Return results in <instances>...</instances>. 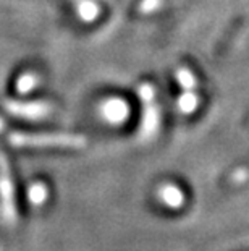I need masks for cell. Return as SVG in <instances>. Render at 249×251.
<instances>
[{"mask_svg": "<svg viewBox=\"0 0 249 251\" xmlns=\"http://www.w3.org/2000/svg\"><path fill=\"white\" fill-rule=\"evenodd\" d=\"M8 143L15 148H71L86 146V138L73 133H23L13 131L8 135Z\"/></svg>", "mask_w": 249, "mask_h": 251, "instance_id": "6da1fadb", "label": "cell"}, {"mask_svg": "<svg viewBox=\"0 0 249 251\" xmlns=\"http://www.w3.org/2000/svg\"><path fill=\"white\" fill-rule=\"evenodd\" d=\"M0 217L7 226H15L18 221L17 200H15V183L10 172L7 157L0 154Z\"/></svg>", "mask_w": 249, "mask_h": 251, "instance_id": "7a4b0ae2", "label": "cell"}, {"mask_svg": "<svg viewBox=\"0 0 249 251\" xmlns=\"http://www.w3.org/2000/svg\"><path fill=\"white\" fill-rule=\"evenodd\" d=\"M137 93H139V98L144 104L139 136L142 140H149L158 130V107L156 104V91L151 84H141Z\"/></svg>", "mask_w": 249, "mask_h": 251, "instance_id": "3957f363", "label": "cell"}, {"mask_svg": "<svg viewBox=\"0 0 249 251\" xmlns=\"http://www.w3.org/2000/svg\"><path fill=\"white\" fill-rule=\"evenodd\" d=\"M3 107L10 115L20 117V119H28V120H39L50 114V104L42 102V100L23 102V100L7 99L3 100Z\"/></svg>", "mask_w": 249, "mask_h": 251, "instance_id": "277c9868", "label": "cell"}, {"mask_svg": "<svg viewBox=\"0 0 249 251\" xmlns=\"http://www.w3.org/2000/svg\"><path fill=\"white\" fill-rule=\"evenodd\" d=\"M158 198H160L163 204H167L168 207H180V206H183V202H184L183 191L175 185L160 186V190H158Z\"/></svg>", "mask_w": 249, "mask_h": 251, "instance_id": "5b68a950", "label": "cell"}, {"mask_svg": "<svg viewBox=\"0 0 249 251\" xmlns=\"http://www.w3.org/2000/svg\"><path fill=\"white\" fill-rule=\"evenodd\" d=\"M28 198H29L31 204L42 206L44 201L47 200V186L44 183H33L29 186Z\"/></svg>", "mask_w": 249, "mask_h": 251, "instance_id": "8992f818", "label": "cell"}, {"mask_svg": "<svg viewBox=\"0 0 249 251\" xmlns=\"http://www.w3.org/2000/svg\"><path fill=\"white\" fill-rule=\"evenodd\" d=\"M198 107V96L193 91H184V94L178 99V109L183 114H191V112Z\"/></svg>", "mask_w": 249, "mask_h": 251, "instance_id": "52a82bcc", "label": "cell"}, {"mask_svg": "<svg viewBox=\"0 0 249 251\" xmlns=\"http://www.w3.org/2000/svg\"><path fill=\"white\" fill-rule=\"evenodd\" d=\"M175 76H177V81L180 83V86H181L184 91L196 89V78L193 76V73L189 72L188 68H184V67L177 68V73H175Z\"/></svg>", "mask_w": 249, "mask_h": 251, "instance_id": "ba28073f", "label": "cell"}, {"mask_svg": "<svg viewBox=\"0 0 249 251\" xmlns=\"http://www.w3.org/2000/svg\"><path fill=\"white\" fill-rule=\"evenodd\" d=\"M78 13H79V17H81L83 20L92 21L99 15V8H97L96 3H92V2H89V0H86V2L79 3Z\"/></svg>", "mask_w": 249, "mask_h": 251, "instance_id": "9c48e42d", "label": "cell"}, {"mask_svg": "<svg viewBox=\"0 0 249 251\" xmlns=\"http://www.w3.org/2000/svg\"><path fill=\"white\" fill-rule=\"evenodd\" d=\"M38 79L39 78L36 76L34 73H24L23 76H20L18 83H17L18 91H20V93H28V91H31V89L36 86Z\"/></svg>", "mask_w": 249, "mask_h": 251, "instance_id": "30bf717a", "label": "cell"}, {"mask_svg": "<svg viewBox=\"0 0 249 251\" xmlns=\"http://www.w3.org/2000/svg\"><path fill=\"white\" fill-rule=\"evenodd\" d=\"M163 0H142L139 5V10L142 13H152L162 7Z\"/></svg>", "mask_w": 249, "mask_h": 251, "instance_id": "8fae6325", "label": "cell"}, {"mask_svg": "<svg viewBox=\"0 0 249 251\" xmlns=\"http://www.w3.org/2000/svg\"><path fill=\"white\" fill-rule=\"evenodd\" d=\"M2 130H3V120L0 119V131H2Z\"/></svg>", "mask_w": 249, "mask_h": 251, "instance_id": "7c38bea8", "label": "cell"}]
</instances>
